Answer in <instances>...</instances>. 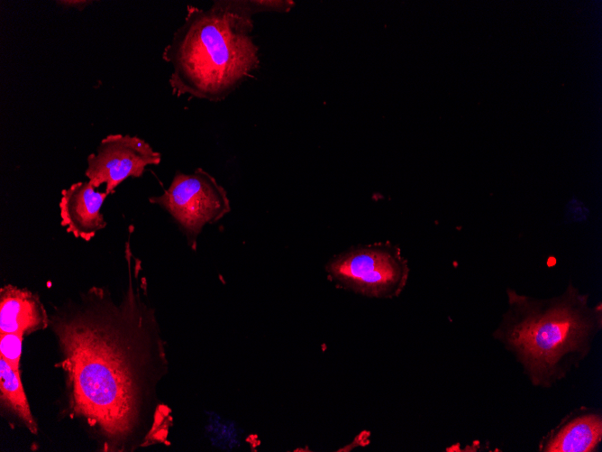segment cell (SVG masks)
<instances>
[{
	"label": "cell",
	"instance_id": "obj_1",
	"mask_svg": "<svg viewBox=\"0 0 602 452\" xmlns=\"http://www.w3.org/2000/svg\"><path fill=\"white\" fill-rule=\"evenodd\" d=\"M124 258L127 284L119 300L93 286L50 315L63 374L60 415L78 421L103 452L164 444L173 424L158 395L169 371L166 343L129 240Z\"/></svg>",
	"mask_w": 602,
	"mask_h": 452
},
{
	"label": "cell",
	"instance_id": "obj_2",
	"mask_svg": "<svg viewBox=\"0 0 602 452\" xmlns=\"http://www.w3.org/2000/svg\"><path fill=\"white\" fill-rule=\"evenodd\" d=\"M508 308L494 337L522 364L534 385L549 387L589 353L602 327V307L570 284L550 299L506 290Z\"/></svg>",
	"mask_w": 602,
	"mask_h": 452
},
{
	"label": "cell",
	"instance_id": "obj_3",
	"mask_svg": "<svg viewBox=\"0 0 602 452\" xmlns=\"http://www.w3.org/2000/svg\"><path fill=\"white\" fill-rule=\"evenodd\" d=\"M252 29V19L212 5H188L184 22L162 52L172 68V94L211 102L225 99L259 68Z\"/></svg>",
	"mask_w": 602,
	"mask_h": 452
},
{
	"label": "cell",
	"instance_id": "obj_4",
	"mask_svg": "<svg viewBox=\"0 0 602 452\" xmlns=\"http://www.w3.org/2000/svg\"><path fill=\"white\" fill-rule=\"evenodd\" d=\"M333 281L359 294L380 299L397 297L405 288L409 267L398 247L388 244L351 248L325 266Z\"/></svg>",
	"mask_w": 602,
	"mask_h": 452
},
{
	"label": "cell",
	"instance_id": "obj_5",
	"mask_svg": "<svg viewBox=\"0 0 602 452\" xmlns=\"http://www.w3.org/2000/svg\"><path fill=\"white\" fill-rule=\"evenodd\" d=\"M149 201L169 212L193 250L203 227L217 222L231 210L224 188L202 168L191 174L178 171L164 193L150 197Z\"/></svg>",
	"mask_w": 602,
	"mask_h": 452
},
{
	"label": "cell",
	"instance_id": "obj_6",
	"mask_svg": "<svg viewBox=\"0 0 602 452\" xmlns=\"http://www.w3.org/2000/svg\"><path fill=\"white\" fill-rule=\"evenodd\" d=\"M160 160V153L143 139L111 134L87 156L85 175L96 189L105 184L110 195L127 178L141 177L147 166L157 165Z\"/></svg>",
	"mask_w": 602,
	"mask_h": 452
},
{
	"label": "cell",
	"instance_id": "obj_7",
	"mask_svg": "<svg viewBox=\"0 0 602 452\" xmlns=\"http://www.w3.org/2000/svg\"><path fill=\"white\" fill-rule=\"evenodd\" d=\"M108 195L106 191L96 190L89 180L78 181L62 189L59 201L61 226L76 238L90 241L107 225L101 208Z\"/></svg>",
	"mask_w": 602,
	"mask_h": 452
},
{
	"label": "cell",
	"instance_id": "obj_8",
	"mask_svg": "<svg viewBox=\"0 0 602 452\" xmlns=\"http://www.w3.org/2000/svg\"><path fill=\"white\" fill-rule=\"evenodd\" d=\"M602 438V416L597 410L579 408L568 414L543 437L544 452H592Z\"/></svg>",
	"mask_w": 602,
	"mask_h": 452
},
{
	"label": "cell",
	"instance_id": "obj_9",
	"mask_svg": "<svg viewBox=\"0 0 602 452\" xmlns=\"http://www.w3.org/2000/svg\"><path fill=\"white\" fill-rule=\"evenodd\" d=\"M49 325L50 315L36 293L13 284L0 289V335L29 336Z\"/></svg>",
	"mask_w": 602,
	"mask_h": 452
},
{
	"label": "cell",
	"instance_id": "obj_10",
	"mask_svg": "<svg viewBox=\"0 0 602 452\" xmlns=\"http://www.w3.org/2000/svg\"><path fill=\"white\" fill-rule=\"evenodd\" d=\"M0 405L3 413L13 417L31 434L38 433V426L25 394L21 372L15 371L0 357Z\"/></svg>",
	"mask_w": 602,
	"mask_h": 452
},
{
	"label": "cell",
	"instance_id": "obj_11",
	"mask_svg": "<svg viewBox=\"0 0 602 452\" xmlns=\"http://www.w3.org/2000/svg\"><path fill=\"white\" fill-rule=\"evenodd\" d=\"M294 5L293 1L215 0L212 6L252 19V15L261 12H288Z\"/></svg>",
	"mask_w": 602,
	"mask_h": 452
},
{
	"label": "cell",
	"instance_id": "obj_12",
	"mask_svg": "<svg viewBox=\"0 0 602 452\" xmlns=\"http://www.w3.org/2000/svg\"><path fill=\"white\" fill-rule=\"evenodd\" d=\"M22 335L8 333L0 335V357L4 358L13 369L21 372Z\"/></svg>",
	"mask_w": 602,
	"mask_h": 452
},
{
	"label": "cell",
	"instance_id": "obj_13",
	"mask_svg": "<svg viewBox=\"0 0 602 452\" xmlns=\"http://www.w3.org/2000/svg\"><path fill=\"white\" fill-rule=\"evenodd\" d=\"M56 3L57 5L67 8H75L79 11H82L92 2L87 0H63V1H56Z\"/></svg>",
	"mask_w": 602,
	"mask_h": 452
}]
</instances>
